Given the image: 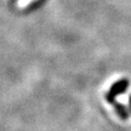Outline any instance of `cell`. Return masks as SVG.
I'll return each instance as SVG.
<instances>
[{
  "label": "cell",
  "mask_w": 131,
  "mask_h": 131,
  "mask_svg": "<svg viewBox=\"0 0 131 131\" xmlns=\"http://www.w3.org/2000/svg\"><path fill=\"white\" fill-rule=\"evenodd\" d=\"M129 112L131 113V95L129 96Z\"/></svg>",
  "instance_id": "3957f363"
},
{
  "label": "cell",
  "mask_w": 131,
  "mask_h": 131,
  "mask_svg": "<svg viewBox=\"0 0 131 131\" xmlns=\"http://www.w3.org/2000/svg\"><path fill=\"white\" fill-rule=\"evenodd\" d=\"M129 87V80L128 79H121L114 83L110 90L105 94V99L106 101L112 104L114 101H116V97L123 94Z\"/></svg>",
  "instance_id": "6da1fadb"
},
{
  "label": "cell",
  "mask_w": 131,
  "mask_h": 131,
  "mask_svg": "<svg viewBox=\"0 0 131 131\" xmlns=\"http://www.w3.org/2000/svg\"><path fill=\"white\" fill-rule=\"evenodd\" d=\"M112 104L115 106V111H116L117 115H118L122 120L126 121V120H128V119H129L130 112L125 107V105H124V104L117 102V100H116V101H114Z\"/></svg>",
  "instance_id": "7a4b0ae2"
}]
</instances>
